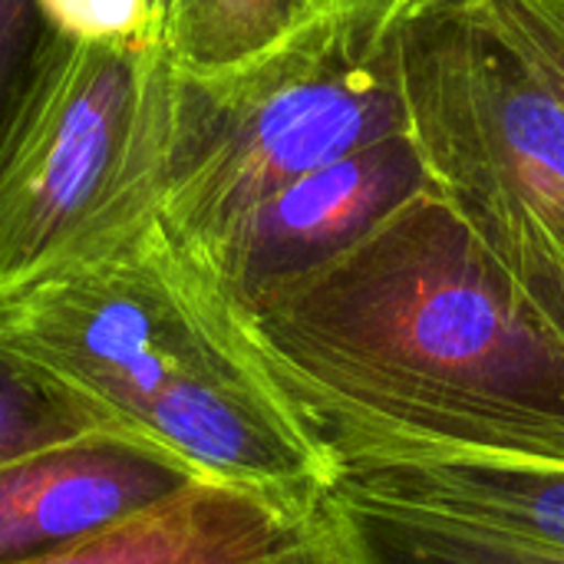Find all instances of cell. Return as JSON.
Returning a JSON list of instances; mask_svg holds the SVG:
<instances>
[{
    "instance_id": "obj_1",
    "label": "cell",
    "mask_w": 564,
    "mask_h": 564,
    "mask_svg": "<svg viewBox=\"0 0 564 564\" xmlns=\"http://www.w3.org/2000/svg\"><path fill=\"white\" fill-rule=\"evenodd\" d=\"M241 327L330 459L564 463V340L440 188Z\"/></svg>"
},
{
    "instance_id": "obj_2",
    "label": "cell",
    "mask_w": 564,
    "mask_h": 564,
    "mask_svg": "<svg viewBox=\"0 0 564 564\" xmlns=\"http://www.w3.org/2000/svg\"><path fill=\"white\" fill-rule=\"evenodd\" d=\"M0 347L212 482L330 486V456L162 221L3 294Z\"/></svg>"
},
{
    "instance_id": "obj_3",
    "label": "cell",
    "mask_w": 564,
    "mask_h": 564,
    "mask_svg": "<svg viewBox=\"0 0 564 564\" xmlns=\"http://www.w3.org/2000/svg\"><path fill=\"white\" fill-rule=\"evenodd\" d=\"M403 3L327 7L264 56L175 69L159 221L182 251L215 238L281 185L410 132Z\"/></svg>"
},
{
    "instance_id": "obj_4",
    "label": "cell",
    "mask_w": 564,
    "mask_h": 564,
    "mask_svg": "<svg viewBox=\"0 0 564 564\" xmlns=\"http://www.w3.org/2000/svg\"><path fill=\"white\" fill-rule=\"evenodd\" d=\"M172 76L162 40L76 50L0 178V297L159 221Z\"/></svg>"
},
{
    "instance_id": "obj_5",
    "label": "cell",
    "mask_w": 564,
    "mask_h": 564,
    "mask_svg": "<svg viewBox=\"0 0 564 564\" xmlns=\"http://www.w3.org/2000/svg\"><path fill=\"white\" fill-rule=\"evenodd\" d=\"M410 132L453 202L532 218L564 251V106L486 0H406Z\"/></svg>"
},
{
    "instance_id": "obj_6",
    "label": "cell",
    "mask_w": 564,
    "mask_h": 564,
    "mask_svg": "<svg viewBox=\"0 0 564 564\" xmlns=\"http://www.w3.org/2000/svg\"><path fill=\"white\" fill-rule=\"evenodd\" d=\"M430 188L436 182L413 132H400L281 185L215 238L178 251L202 284L248 321Z\"/></svg>"
},
{
    "instance_id": "obj_7",
    "label": "cell",
    "mask_w": 564,
    "mask_h": 564,
    "mask_svg": "<svg viewBox=\"0 0 564 564\" xmlns=\"http://www.w3.org/2000/svg\"><path fill=\"white\" fill-rule=\"evenodd\" d=\"M205 482L188 463L119 426L0 466V564L26 562Z\"/></svg>"
},
{
    "instance_id": "obj_8",
    "label": "cell",
    "mask_w": 564,
    "mask_h": 564,
    "mask_svg": "<svg viewBox=\"0 0 564 564\" xmlns=\"http://www.w3.org/2000/svg\"><path fill=\"white\" fill-rule=\"evenodd\" d=\"M327 532L324 496L205 479L102 532L13 564H274Z\"/></svg>"
},
{
    "instance_id": "obj_9",
    "label": "cell",
    "mask_w": 564,
    "mask_h": 564,
    "mask_svg": "<svg viewBox=\"0 0 564 564\" xmlns=\"http://www.w3.org/2000/svg\"><path fill=\"white\" fill-rule=\"evenodd\" d=\"M330 463V486L564 552V463L413 446L350 449Z\"/></svg>"
},
{
    "instance_id": "obj_10",
    "label": "cell",
    "mask_w": 564,
    "mask_h": 564,
    "mask_svg": "<svg viewBox=\"0 0 564 564\" xmlns=\"http://www.w3.org/2000/svg\"><path fill=\"white\" fill-rule=\"evenodd\" d=\"M324 512L354 564H564L555 549L340 486L324 489Z\"/></svg>"
},
{
    "instance_id": "obj_11",
    "label": "cell",
    "mask_w": 564,
    "mask_h": 564,
    "mask_svg": "<svg viewBox=\"0 0 564 564\" xmlns=\"http://www.w3.org/2000/svg\"><path fill=\"white\" fill-rule=\"evenodd\" d=\"M324 10L327 0H169L162 43L175 69L212 76L264 56Z\"/></svg>"
},
{
    "instance_id": "obj_12",
    "label": "cell",
    "mask_w": 564,
    "mask_h": 564,
    "mask_svg": "<svg viewBox=\"0 0 564 564\" xmlns=\"http://www.w3.org/2000/svg\"><path fill=\"white\" fill-rule=\"evenodd\" d=\"M73 56L46 26L40 0H0V178L40 126Z\"/></svg>"
},
{
    "instance_id": "obj_13",
    "label": "cell",
    "mask_w": 564,
    "mask_h": 564,
    "mask_svg": "<svg viewBox=\"0 0 564 564\" xmlns=\"http://www.w3.org/2000/svg\"><path fill=\"white\" fill-rule=\"evenodd\" d=\"M102 426L112 423L0 347V466Z\"/></svg>"
},
{
    "instance_id": "obj_14",
    "label": "cell",
    "mask_w": 564,
    "mask_h": 564,
    "mask_svg": "<svg viewBox=\"0 0 564 564\" xmlns=\"http://www.w3.org/2000/svg\"><path fill=\"white\" fill-rule=\"evenodd\" d=\"M453 202V198H449ZM482 245L506 264L516 284L529 294L539 314L564 340V251L525 215L453 202Z\"/></svg>"
},
{
    "instance_id": "obj_15",
    "label": "cell",
    "mask_w": 564,
    "mask_h": 564,
    "mask_svg": "<svg viewBox=\"0 0 564 564\" xmlns=\"http://www.w3.org/2000/svg\"><path fill=\"white\" fill-rule=\"evenodd\" d=\"M40 13L73 50L162 40L155 0H40Z\"/></svg>"
},
{
    "instance_id": "obj_16",
    "label": "cell",
    "mask_w": 564,
    "mask_h": 564,
    "mask_svg": "<svg viewBox=\"0 0 564 564\" xmlns=\"http://www.w3.org/2000/svg\"><path fill=\"white\" fill-rule=\"evenodd\" d=\"M564 106V0H486Z\"/></svg>"
},
{
    "instance_id": "obj_17",
    "label": "cell",
    "mask_w": 564,
    "mask_h": 564,
    "mask_svg": "<svg viewBox=\"0 0 564 564\" xmlns=\"http://www.w3.org/2000/svg\"><path fill=\"white\" fill-rule=\"evenodd\" d=\"M330 522V519H327ZM274 564H354L347 558V552H344V545L337 542V532H334V525H330V532L321 539V542H314L311 549H304V552H297V555H288V558H281V562Z\"/></svg>"
},
{
    "instance_id": "obj_18",
    "label": "cell",
    "mask_w": 564,
    "mask_h": 564,
    "mask_svg": "<svg viewBox=\"0 0 564 564\" xmlns=\"http://www.w3.org/2000/svg\"><path fill=\"white\" fill-rule=\"evenodd\" d=\"M360 3H406V0H327V7H360Z\"/></svg>"
},
{
    "instance_id": "obj_19",
    "label": "cell",
    "mask_w": 564,
    "mask_h": 564,
    "mask_svg": "<svg viewBox=\"0 0 564 564\" xmlns=\"http://www.w3.org/2000/svg\"><path fill=\"white\" fill-rule=\"evenodd\" d=\"M165 7H169V0H155V13H159V26H162V17H165Z\"/></svg>"
}]
</instances>
